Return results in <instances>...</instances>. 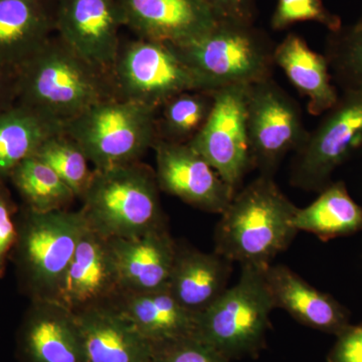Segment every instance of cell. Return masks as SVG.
Wrapping results in <instances>:
<instances>
[{"instance_id": "obj_14", "label": "cell", "mask_w": 362, "mask_h": 362, "mask_svg": "<svg viewBox=\"0 0 362 362\" xmlns=\"http://www.w3.org/2000/svg\"><path fill=\"white\" fill-rule=\"evenodd\" d=\"M122 25L137 39L173 45L188 44L218 23L202 0H116Z\"/></svg>"}, {"instance_id": "obj_26", "label": "cell", "mask_w": 362, "mask_h": 362, "mask_svg": "<svg viewBox=\"0 0 362 362\" xmlns=\"http://www.w3.org/2000/svg\"><path fill=\"white\" fill-rule=\"evenodd\" d=\"M23 202V206L35 213L64 211L77 199L54 169L32 156L21 162L9 180Z\"/></svg>"}, {"instance_id": "obj_1", "label": "cell", "mask_w": 362, "mask_h": 362, "mask_svg": "<svg viewBox=\"0 0 362 362\" xmlns=\"http://www.w3.org/2000/svg\"><path fill=\"white\" fill-rule=\"evenodd\" d=\"M298 207L270 176L259 175L233 195L214 232V252L232 263L266 269L296 237Z\"/></svg>"}, {"instance_id": "obj_22", "label": "cell", "mask_w": 362, "mask_h": 362, "mask_svg": "<svg viewBox=\"0 0 362 362\" xmlns=\"http://www.w3.org/2000/svg\"><path fill=\"white\" fill-rule=\"evenodd\" d=\"M152 345L194 337L197 314L181 306L168 289L121 293L113 303Z\"/></svg>"}, {"instance_id": "obj_28", "label": "cell", "mask_w": 362, "mask_h": 362, "mask_svg": "<svg viewBox=\"0 0 362 362\" xmlns=\"http://www.w3.org/2000/svg\"><path fill=\"white\" fill-rule=\"evenodd\" d=\"M33 156L56 171L77 199H82L89 187L94 168L84 150L65 129L47 138Z\"/></svg>"}, {"instance_id": "obj_30", "label": "cell", "mask_w": 362, "mask_h": 362, "mask_svg": "<svg viewBox=\"0 0 362 362\" xmlns=\"http://www.w3.org/2000/svg\"><path fill=\"white\" fill-rule=\"evenodd\" d=\"M306 21L325 26L329 33L339 30L343 25L340 16L331 13L323 0H277L271 18L274 30L280 32L295 23Z\"/></svg>"}, {"instance_id": "obj_33", "label": "cell", "mask_w": 362, "mask_h": 362, "mask_svg": "<svg viewBox=\"0 0 362 362\" xmlns=\"http://www.w3.org/2000/svg\"><path fill=\"white\" fill-rule=\"evenodd\" d=\"M328 362H362V323L350 325L338 335Z\"/></svg>"}, {"instance_id": "obj_32", "label": "cell", "mask_w": 362, "mask_h": 362, "mask_svg": "<svg viewBox=\"0 0 362 362\" xmlns=\"http://www.w3.org/2000/svg\"><path fill=\"white\" fill-rule=\"evenodd\" d=\"M18 211L6 182H0V278L4 275L18 240Z\"/></svg>"}, {"instance_id": "obj_17", "label": "cell", "mask_w": 362, "mask_h": 362, "mask_svg": "<svg viewBox=\"0 0 362 362\" xmlns=\"http://www.w3.org/2000/svg\"><path fill=\"white\" fill-rule=\"evenodd\" d=\"M109 242L121 293L168 289L177 247L168 228Z\"/></svg>"}, {"instance_id": "obj_36", "label": "cell", "mask_w": 362, "mask_h": 362, "mask_svg": "<svg viewBox=\"0 0 362 362\" xmlns=\"http://www.w3.org/2000/svg\"><path fill=\"white\" fill-rule=\"evenodd\" d=\"M361 18H362V16H361Z\"/></svg>"}, {"instance_id": "obj_12", "label": "cell", "mask_w": 362, "mask_h": 362, "mask_svg": "<svg viewBox=\"0 0 362 362\" xmlns=\"http://www.w3.org/2000/svg\"><path fill=\"white\" fill-rule=\"evenodd\" d=\"M54 18L59 39L112 75L123 26L116 0H54Z\"/></svg>"}, {"instance_id": "obj_2", "label": "cell", "mask_w": 362, "mask_h": 362, "mask_svg": "<svg viewBox=\"0 0 362 362\" xmlns=\"http://www.w3.org/2000/svg\"><path fill=\"white\" fill-rule=\"evenodd\" d=\"M16 102L65 125L104 100L116 97L110 74L73 51L58 35L16 69Z\"/></svg>"}, {"instance_id": "obj_6", "label": "cell", "mask_w": 362, "mask_h": 362, "mask_svg": "<svg viewBox=\"0 0 362 362\" xmlns=\"http://www.w3.org/2000/svg\"><path fill=\"white\" fill-rule=\"evenodd\" d=\"M240 269L238 282L199 314L194 334L230 361L259 354L275 309L264 277L265 269Z\"/></svg>"}, {"instance_id": "obj_35", "label": "cell", "mask_w": 362, "mask_h": 362, "mask_svg": "<svg viewBox=\"0 0 362 362\" xmlns=\"http://www.w3.org/2000/svg\"><path fill=\"white\" fill-rule=\"evenodd\" d=\"M16 103V70L0 66V112Z\"/></svg>"}, {"instance_id": "obj_8", "label": "cell", "mask_w": 362, "mask_h": 362, "mask_svg": "<svg viewBox=\"0 0 362 362\" xmlns=\"http://www.w3.org/2000/svg\"><path fill=\"white\" fill-rule=\"evenodd\" d=\"M362 146V88L342 90L334 106L309 131L295 151L290 183L306 192H320L333 173Z\"/></svg>"}, {"instance_id": "obj_10", "label": "cell", "mask_w": 362, "mask_h": 362, "mask_svg": "<svg viewBox=\"0 0 362 362\" xmlns=\"http://www.w3.org/2000/svg\"><path fill=\"white\" fill-rule=\"evenodd\" d=\"M247 130L252 168L270 177L286 156L303 144L309 132L299 103L273 77L249 86Z\"/></svg>"}, {"instance_id": "obj_19", "label": "cell", "mask_w": 362, "mask_h": 362, "mask_svg": "<svg viewBox=\"0 0 362 362\" xmlns=\"http://www.w3.org/2000/svg\"><path fill=\"white\" fill-rule=\"evenodd\" d=\"M75 314L86 361L152 362L153 345L115 305H97Z\"/></svg>"}, {"instance_id": "obj_34", "label": "cell", "mask_w": 362, "mask_h": 362, "mask_svg": "<svg viewBox=\"0 0 362 362\" xmlns=\"http://www.w3.org/2000/svg\"><path fill=\"white\" fill-rule=\"evenodd\" d=\"M218 21H239L254 23L256 6L254 0H202Z\"/></svg>"}, {"instance_id": "obj_23", "label": "cell", "mask_w": 362, "mask_h": 362, "mask_svg": "<svg viewBox=\"0 0 362 362\" xmlns=\"http://www.w3.org/2000/svg\"><path fill=\"white\" fill-rule=\"evenodd\" d=\"M274 61L297 90L307 97L309 114L323 115L337 103L339 95L332 84L325 54L313 51L303 37L288 33L276 45Z\"/></svg>"}, {"instance_id": "obj_3", "label": "cell", "mask_w": 362, "mask_h": 362, "mask_svg": "<svg viewBox=\"0 0 362 362\" xmlns=\"http://www.w3.org/2000/svg\"><path fill=\"white\" fill-rule=\"evenodd\" d=\"M159 194L156 170L142 161L95 169L81 211L107 239H132L168 228Z\"/></svg>"}, {"instance_id": "obj_5", "label": "cell", "mask_w": 362, "mask_h": 362, "mask_svg": "<svg viewBox=\"0 0 362 362\" xmlns=\"http://www.w3.org/2000/svg\"><path fill=\"white\" fill-rule=\"evenodd\" d=\"M11 261L18 287L30 301L56 299L87 223L82 211L35 213L21 207Z\"/></svg>"}, {"instance_id": "obj_31", "label": "cell", "mask_w": 362, "mask_h": 362, "mask_svg": "<svg viewBox=\"0 0 362 362\" xmlns=\"http://www.w3.org/2000/svg\"><path fill=\"white\" fill-rule=\"evenodd\" d=\"M152 362H230L209 343L195 337L153 345Z\"/></svg>"}, {"instance_id": "obj_11", "label": "cell", "mask_w": 362, "mask_h": 362, "mask_svg": "<svg viewBox=\"0 0 362 362\" xmlns=\"http://www.w3.org/2000/svg\"><path fill=\"white\" fill-rule=\"evenodd\" d=\"M249 86L233 85L214 90L209 119L188 143L218 171L235 194L252 168L247 130Z\"/></svg>"}, {"instance_id": "obj_16", "label": "cell", "mask_w": 362, "mask_h": 362, "mask_svg": "<svg viewBox=\"0 0 362 362\" xmlns=\"http://www.w3.org/2000/svg\"><path fill=\"white\" fill-rule=\"evenodd\" d=\"M21 362H87L76 314L52 300L30 301L18 333Z\"/></svg>"}, {"instance_id": "obj_7", "label": "cell", "mask_w": 362, "mask_h": 362, "mask_svg": "<svg viewBox=\"0 0 362 362\" xmlns=\"http://www.w3.org/2000/svg\"><path fill=\"white\" fill-rule=\"evenodd\" d=\"M157 109L118 97L104 100L65 124L94 169L141 161L156 142Z\"/></svg>"}, {"instance_id": "obj_27", "label": "cell", "mask_w": 362, "mask_h": 362, "mask_svg": "<svg viewBox=\"0 0 362 362\" xmlns=\"http://www.w3.org/2000/svg\"><path fill=\"white\" fill-rule=\"evenodd\" d=\"M214 102V92L187 90L166 101L157 111V140L189 143L204 127Z\"/></svg>"}, {"instance_id": "obj_9", "label": "cell", "mask_w": 362, "mask_h": 362, "mask_svg": "<svg viewBox=\"0 0 362 362\" xmlns=\"http://www.w3.org/2000/svg\"><path fill=\"white\" fill-rule=\"evenodd\" d=\"M111 76L116 97L157 110L180 93L204 90L175 47L154 40L121 45Z\"/></svg>"}, {"instance_id": "obj_4", "label": "cell", "mask_w": 362, "mask_h": 362, "mask_svg": "<svg viewBox=\"0 0 362 362\" xmlns=\"http://www.w3.org/2000/svg\"><path fill=\"white\" fill-rule=\"evenodd\" d=\"M276 45L254 23L221 20L199 39L173 45L206 92L273 77Z\"/></svg>"}, {"instance_id": "obj_24", "label": "cell", "mask_w": 362, "mask_h": 362, "mask_svg": "<svg viewBox=\"0 0 362 362\" xmlns=\"http://www.w3.org/2000/svg\"><path fill=\"white\" fill-rule=\"evenodd\" d=\"M64 127L44 112L18 102L0 112V182H7L21 161Z\"/></svg>"}, {"instance_id": "obj_25", "label": "cell", "mask_w": 362, "mask_h": 362, "mask_svg": "<svg viewBox=\"0 0 362 362\" xmlns=\"http://www.w3.org/2000/svg\"><path fill=\"white\" fill-rule=\"evenodd\" d=\"M299 232L328 240L362 230V207L350 197L343 181L331 182L319 192L315 201L299 209L293 220Z\"/></svg>"}, {"instance_id": "obj_13", "label": "cell", "mask_w": 362, "mask_h": 362, "mask_svg": "<svg viewBox=\"0 0 362 362\" xmlns=\"http://www.w3.org/2000/svg\"><path fill=\"white\" fill-rule=\"evenodd\" d=\"M152 149L160 192L206 213L221 214L230 204L232 188L188 143L156 140Z\"/></svg>"}, {"instance_id": "obj_15", "label": "cell", "mask_w": 362, "mask_h": 362, "mask_svg": "<svg viewBox=\"0 0 362 362\" xmlns=\"http://www.w3.org/2000/svg\"><path fill=\"white\" fill-rule=\"evenodd\" d=\"M121 294L109 239L86 226L54 301L77 313Z\"/></svg>"}, {"instance_id": "obj_18", "label": "cell", "mask_w": 362, "mask_h": 362, "mask_svg": "<svg viewBox=\"0 0 362 362\" xmlns=\"http://www.w3.org/2000/svg\"><path fill=\"white\" fill-rule=\"evenodd\" d=\"M264 277L274 307L288 312L298 322L337 337L351 325L346 308L288 267L272 264Z\"/></svg>"}, {"instance_id": "obj_29", "label": "cell", "mask_w": 362, "mask_h": 362, "mask_svg": "<svg viewBox=\"0 0 362 362\" xmlns=\"http://www.w3.org/2000/svg\"><path fill=\"white\" fill-rule=\"evenodd\" d=\"M325 57L342 90L362 88V18L330 32Z\"/></svg>"}, {"instance_id": "obj_21", "label": "cell", "mask_w": 362, "mask_h": 362, "mask_svg": "<svg viewBox=\"0 0 362 362\" xmlns=\"http://www.w3.org/2000/svg\"><path fill=\"white\" fill-rule=\"evenodd\" d=\"M54 32V0H0V66L16 70Z\"/></svg>"}, {"instance_id": "obj_20", "label": "cell", "mask_w": 362, "mask_h": 362, "mask_svg": "<svg viewBox=\"0 0 362 362\" xmlns=\"http://www.w3.org/2000/svg\"><path fill=\"white\" fill-rule=\"evenodd\" d=\"M232 265L214 251L177 244L168 290L181 306L199 315L228 289Z\"/></svg>"}]
</instances>
